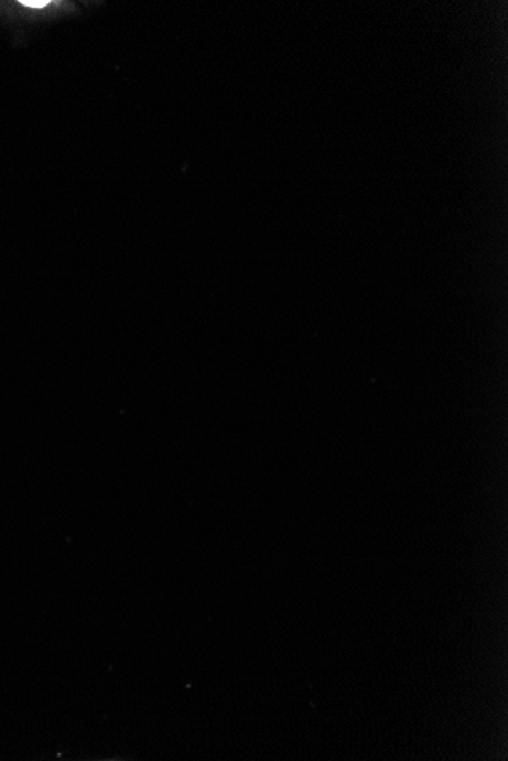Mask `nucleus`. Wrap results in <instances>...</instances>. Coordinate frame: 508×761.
<instances>
[{
  "mask_svg": "<svg viewBox=\"0 0 508 761\" xmlns=\"http://www.w3.org/2000/svg\"><path fill=\"white\" fill-rule=\"evenodd\" d=\"M20 6H25L30 8H45L47 6H51V3L47 2V0H42V2H31V0H26L25 2V0H23V2H20Z\"/></svg>",
  "mask_w": 508,
  "mask_h": 761,
  "instance_id": "1",
  "label": "nucleus"
}]
</instances>
